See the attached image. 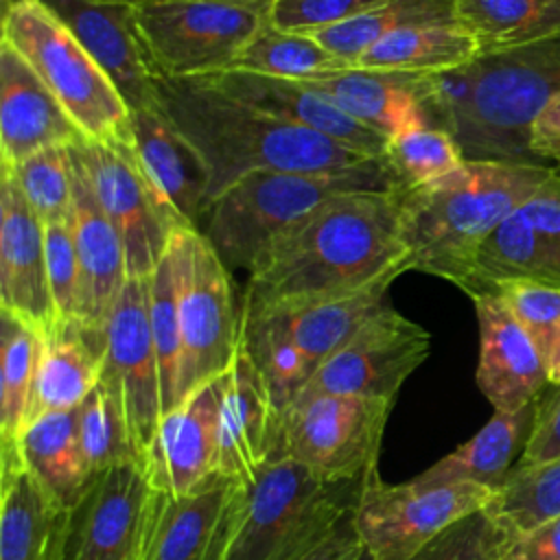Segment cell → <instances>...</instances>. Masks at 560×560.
Instances as JSON below:
<instances>
[{
    "instance_id": "6da1fadb",
    "label": "cell",
    "mask_w": 560,
    "mask_h": 560,
    "mask_svg": "<svg viewBox=\"0 0 560 560\" xmlns=\"http://www.w3.org/2000/svg\"><path fill=\"white\" fill-rule=\"evenodd\" d=\"M398 190L337 195L282 232L249 271L241 311L357 291L409 271Z\"/></svg>"
},
{
    "instance_id": "7a4b0ae2",
    "label": "cell",
    "mask_w": 560,
    "mask_h": 560,
    "mask_svg": "<svg viewBox=\"0 0 560 560\" xmlns=\"http://www.w3.org/2000/svg\"><path fill=\"white\" fill-rule=\"evenodd\" d=\"M158 98L208 171V206L256 171H341L376 160L254 109L199 79L160 77Z\"/></svg>"
},
{
    "instance_id": "3957f363",
    "label": "cell",
    "mask_w": 560,
    "mask_h": 560,
    "mask_svg": "<svg viewBox=\"0 0 560 560\" xmlns=\"http://www.w3.org/2000/svg\"><path fill=\"white\" fill-rule=\"evenodd\" d=\"M556 175L532 162L466 160L448 175L400 188V232L409 271L438 276L464 291L490 232Z\"/></svg>"
},
{
    "instance_id": "277c9868",
    "label": "cell",
    "mask_w": 560,
    "mask_h": 560,
    "mask_svg": "<svg viewBox=\"0 0 560 560\" xmlns=\"http://www.w3.org/2000/svg\"><path fill=\"white\" fill-rule=\"evenodd\" d=\"M383 158L341 171H256L221 192L199 232L228 269L252 271L260 254L328 199L361 190H398Z\"/></svg>"
},
{
    "instance_id": "5b68a950",
    "label": "cell",
    "mask_w": 560,
    "mask_h": 560,
    "mask_svg": "<svg viewBox=\"0 0 560 560\" xmlns=\"http://www.w3.org/2000/svg\"><path fill=\"white\" fill-rule=\"evenodd\" d=\"M560 92V33L468 63V96L446 122L466 160L532 162L529 125Z\"/></svg>"
},
{
    "instance_id": "8992f818",
    "label": "cell",
    "mask_w": 560,
    "mask_h": 560,
    "mask_svg": "<svg viewBox=\"0 0 560 560\" xmlns=\"http://www.w3.org/2000/svg\"><path fill=\"white\" fill-rule=\"evenodd\" d=\"M2 42L13 46L90 142H129L131 107L105 66L39 0L2 7Z\"/></svg>"
},
{
    "instance_id": "52a82bcc",
    "label": "cell",
    "mask_w": 560,
    "mask_h": 560,
    "mask_svg": "<svg viewBox=\"0 0 560 560\" xmlns=\"http://www.w3.org/2000/svg\"><path fill=\"white\" fill-rule=\"evenodd\" d=\"M171 262L182 335L179 402L232 365L241 343V306L234 302L230 269L199 230H175Z\"/></svg>"
},
{
    "instance_id": "ba28073f",
    "label": "cell",
    "mask_w": 560,
    "mask_h": 560,
    "mask_svg": "<svg viewBox=\"0 0 560 560\" xmlns=\"http://www.w3.org/2000/svg\"><path fill=\"white\" fill-rule=\"evenodd\" d=\"M394 402L317 394L282 411L280 457L304 466L322 483L363 479L378 468L383 433Z\"/></svg>"
},
{
    "instance_id": "9c48e42d",
    "label": "cell",
    "mask_w": 560,
    "mask_h": 560,
    "mask_svg": "<svg viewBox=\"0 0 560 560\" xmlns=\"http://www.w3.org/2000/svg\"><path fill=\"white\" fill-rule=\"evenodd\" d=\"M494 488L481 483H387L378 468L361 488L354 529L372 560H409L457 521L481 512Z\"/></svg>"
},
{
    "instance_id": "30bf717a",
    "label": "cell",
    "mask_w": 560,
    "mask_h": 560,
    "mask_svg": "<svg viewBox=\"0 0 560 560\" xmlns=\"http://www.w3.org/2000/svg\"><path fill=\"white\" fill-rule=\"evenodd\" d=\"M138 28L160 77L195 79L225 70L267 13L214 0H144Z\"/></svg>"
},
{
    "instance_id": "8fae6325",
    "label": "cell",
    "mask_w": 560,
    "mask_h": 560,
    "mask_svg": "<svg viewBox=\"0 0 560 560\" xmlns=\"http://www.w3.org/2000/svg\"><path fill=\"white\" fill-rule=\"evenodd\" d=\"M90 186L116 228L129 278H147L171 247L175 230L188 228L144 173L133 142H74Z\"/></svg>"
},
{
    "instance_id": "7c38bea8",
    "label": "cell",
    "mask_w": 560,
    "mask_h": 560,
    "mask_svg": "<svg viewBox=\"0 0 560 560\" xmlns=\"http://www.w3.org/2000/svg\"><path fill=\"white\" fill-rule=\"evenodd\" d=\"M328 486L284 455L271 459L252 483H234L206 560H269Z\"/></svg>"
},
{
    "instance_id": "4fadbf2b",
    "label": "cell",
    "mask_w": 560,
    "mask_h": 560,
    "mask_svg": "<svg viewBox=\"0 0 560 560\" xmlns=\"http://www.w3.org/2000/svg\"><path fill=\"white\" fill-rule=\"evenodd\" d=\"M398 276L402 273H387L357 291L241 311V343L245 348H278L298 361L311 378L335 350L387 306V291Z\"/></svg>"
},
{
    "instance_id": "5bb4252c",
    "label": "cell",
    "mask_w": 560,
    "mask_h": 560,
    "mask_svg": "<svg viewBox=\"0 0 560 560\" xmlns=\"http://www.w3.org/2000/svg\"><path fill=\"white\" fill-rule=\"evenodd\" d=\"M429 352V330L387 304L315 370L298 398L337 394L396 402Z\"/></svg>"
},
{
    "instance_id": "9a60e30c",
    "label": "cell",
    "mask_w": 560,
    "mask_h": 560,
    "mask_svg": "<svg viewBox=\"0 0 560 560\" xmlns=\"http://www.w3.org/2000/svg\"><path fill=\"white\" fill-rule=\"evenodd\" d=\"M101 378L120 400L133 453L142 466L164 413L160 365L149 319V276L129 278L114 302L105 324Z\"/></svg>"
},
{
    "instance_id": "2e32d148",
    "label": "cell",
    "mask_w": 560,
    "mask_h": 560,
    "mask_svg": "<svg viewBox=\"0 0 560 560\" xmlns=\"http://www.w3.org/2000/svg\"><path fill=\"white\" fill-rule=\"evenodd\" d=\"M151 492L140 464L94 472L68 510L63 560H129Z\"/></svg>"
},
{
    "instance_id": "e0dca14e",
    "label": "cell",
    "mask_w": 560,
    "mask_h": 560,
    "mask_svg": "<svg viewBox=\"0 0 560 560\" xmlns=\"http://www.w3.org/2000/svg\"><path fill=\"white\" fill-rule=\"evenodd\" d=\"M282 413L260 372L238 343L232 365L221 374L217 416V475L252 483L280 457Z\"/></svg>"
},
{
    "instance_id": "ac0fdd59",
    "label": "cell",
    "mask_w": 560,
    "mask_h": 560,
    "mask_svg": "<svg viewBox=\"0 0 560 560\" xmlns=\"http://www.w3.org/2000/svg\"><path fill=\"white\" fill-rule=\"evenodd\" d=\"M11 0H2V7ZM105 66L131 112L160 107L151 55L138 28V4L101 0H39Z\"/></svg>"
},
{
    "instance_id": "d6986e66",
    "label": "cell",
    "mask_w": 560,
    "mask_h": 560,
    "mask_svg": "<svg viewBox=\"0 0 560 560\" xmlns=\"http://www.w3.org/2000/svg\"><path fill=\"white\" fill-rule=\"evenodd\" d=\"M221 376L199 385L160 418L142 470L151 490L186 497L217 475Z\"/></svg>"
},
{
    "instance_id": "ffe728a7",
    "label": "cell",
    "mask_w": 560,
    "mask_h": 560,
    "mask_svg": "<svg viewBox=\"0 0 560 560\" xmlns=\"http://www.w3.org/2000/svg\"><path fill=\"white\" fill-rule=\"evenodd\" d=\"M0 311L39 335L59 322L48 287L44 223L7 175L0 184Z\"/></svg>"
},
{
    "instance_id": "44dd1931",
    "label": "cell",
    "mask_w": 560,
    "mask_h": 560,
    "mask_svg": "<svg viewBox=\"0 0 560 560\" xmlns=\"http://www.w3.org/2000/svg\"><path fill=\"white\" fill-rule=\"evenodd\" d=\"M479 324L477 385L494 411H518L549 387L547 361L497 293L470 298Z\"/></svg>"
},
{
    "instance_id": "7402d4cb",
    "label": "cell",
    "mask_w": 560,
    "mask_h": 560,
    "mask_svg": "<svg viewBox=\"0 0 560 560\" xmlns=\"http://www.w3.org/2000/svg\"><path fill=\"white\" fill-rule=\"evenodd\" d=\"M195 79L269 116L319 131L363 155L383 158L387 140L381 133L350 118L304 81L267 77L238 68H225Z\"/></svg>"
},
{
    "instance_id": "603a6c76",
    "label": "cell",
    "mask_w": 560,
    "mask_h": 560,
    "mask_svg": "<svg viewBox=\"0 0 560 560\" xmlns=\"http://www.w3.org/2000/svg\"><path fill=\"white\" fill-rule=\"evenodd\" d=\"M72 160V212L70 230L79 262V311L77 319L90 328L105 330L107 317L129 280L125 247L103 212L74 144H70Z\"/></svg>"
},
{
    "instance_id": "cb8c5ba5",
    "label": "cell",
    "mask_w": 560,
    "mask_h": 560,
    "mask_svg": "<svg viewBox=\"0 0 560 560\" xmlns=\"http://www.w3.org/2000/svg\"><path fill=\"white\" fill-rule=\"evenodd\" d=\"M83 140L61 103L33 72L24 57L0 44V155L2 171L13 168L24 158L48 149L68 147Z\"/></svg>"
},
{
    "instance_id": "d4e9b609",
    "label": "cell",
    "mask_w": 560,
    "mask_h": 560,
    "mask_svg": "<svg viewBox=\"0 0 560 560\" xmlns=\"http://www.w3.org/2000/svg\"><path fill=\"white\" fill-rule=\"evenodd\" d=\"M66 521L18 444L0 442V560H63Z\"/></svg>"
},
{
    "instance_id": "484cf974",
    "label": "cell",
    "mask_w": 560,
    "mask_h": 560,
    "mask_svg": "<svg viewBox=\"0 0 560 560\" xmlns=\"http://www.w3.org/2000/svg\"><path fill=\"white\" fill-rule=\"evenodd\" d=\"M131 142L160 195L188 228L199 230L208 208V171L192 144L162 107L131 112Z\"/></svg>"
},
{
    "instance_id": "4316f807",
    "label": "cell",
    "mask_w": 560,
    "mask_h": 560,
    "mask_svg": "<svg viewBox=\"0 0 560 560\" xmlns=\"http://www.w3.org/2000/svg\"><path fill=\"white\" fill-rule=\"evenodd\" d=\"M234 483L214 475L186 497L153 490L142 521L138 560H206Z\"/></svg>"
},
{
    "instance_id": "83f0119b",
    "label": "cell",
    "mask_w": 560,
    "mask_h": 560,
    "mask_svg": "<svg viewBox=\"0 0 560 560\" xmlns=\"http://www.w3.org/2000/svg\"><path fill=\"white\" fill-rule=\"evenodd\" d=\"M105 330L79 319H59L42 335V352L28 422L55 411L77 409L101 381Z\"/></svg>"
},
{
    "instance_id": "f1b7e54d",
    "label": "cell",
    "mask_w": 560,
    "mask_h": 560,
    "mask_svg": "<svg viewBox=\"0 0 560 560\" xmlns=\"http://www.w3.org/2000/svg\"><path fill=\"white\" fill-rule=\"evenodd\" d=\"M416 77L350 68L341 74L304 83L350 118L389 140L405 129L431 125L416 90Z\"/></svg>"
},
{
    "instance_id": "f546056e",
    "label": "cell",
    "mask_w": 560,
    "mask_h": 560,
    "mask_svg": "<svg viewBox=\"0 0 560 560\" xmlns=\"http://www.w3.org/2000/svg\"><path fill=\"white\" fill-rule=\"evenodd\" d=\"M536 418V402L518 411H494L492 418L455 451L411 477L422 486L481 483L499 488L518 462Z\"/></svg>"
},
{
    "instance_id": "4dcf8cb0",
    "label": "cell",
    "mask_w": 560,
    "mask_h": 560,
    "mask_svg": "<svg viewBox=\"0 0 560 560\" xmlns=\"http://www.w3.org/2000/svg\"><path fill=\"white\" fill-rule=\"evenodd\" d=\"M15 444L44 490L70 510L92 477L79 435V407L31 420Z\"/></svg>"
},
{
    "instance_id": "1f68e13d",
    "label": "cell",
    "mask_w": 560,
    "mask_h": 560,
    "mask_svg": "<svg viewBox=\"0 0 560 560\" xmlns=\"http://www.w3.org/2000/svg\"><path fill=\"white\" fill-rule=\"evenodd\" d=\"M455 22L479 57L538 44L560 33V0H455Z\"/></svg>"
},
{
    "instance_id": "d6a6232c",
    "label": "cell",
    "mask_w": 560,
    "mask_h": 560,
    "mask_svg": "<svg viewBox=\"0 0 560 560\" xmlns=\"http://www.w3.org/2000/svg\"><path fill=\"white\" fill-rule=\"evenodd\" d=\"M479 59L475 39L457 24H429L396 31L370 46L354 63L361 70L435 74Z\"/></svg>"
},
{
    "instance_id": "836d02e7",
    "label": "cell",
    "mask_w": 560,
    "mask_h": 560,
    "mask_svg": "<svg viewBox=\"0 0 560 560\" xmlns=\"http://www.w3.org/2000/svg\"><path fill=\"white\" fill-rule=\"evenodd\" d=\"M455 22V0H385L368 13L311 33L326 50L354 68L357 59L383 37L429 24Z\"/></svg>"
},
{
    "instance_id": "e575fe53",
    "label": "cell",
    "mask_w": 560,
    "mask_h": 560,
    "mask_svg": "<svg viewBox=\"0 0 560 560\" xmlns=\"http://www.w3.org/2000/svg\"><path fill=\"white\" fill-rule=\"evenodd\" d=\"M230 68L293 81H317L341 74L352 66L326 50L313 35L282 31L265 20Z\"/></svg>"
},
{
    "instance_id": "d590c367",
    "label": "cell",
    "mask_w": 560,
    "mask_h": 560,
    "mask_svg": "<svg viewBox=\"0 0 560 560\" xmlns=\"http://www.w3.org/2000/svg\"><path fill=\"white\" fill-rule=\"evenodd\" d=\"M503 540L560 514V457L540 466H512L483 508Z\"/></svg>"
},
{
    "instance_id": "8d00e7d4",
    "label": "cell",
    "mask_w": 560,
    "mask_h": 560,
    "mask_svg": "<svg viewBox=\"0 0 560 560\" xmlns=\"http://www.w3.org/2000/svg\"><path fill=\"white\" fill-rule=\"evenodd\" d=\"M42 335L0 311V442H15L28 424Z\"/></svg>"
},
{
    "instance_id": "74e56055",
    "label": "cell",
    "mask_w": 560,
    "mask_h": 560,
    "mask_svg": "<svg viewBox=\"0 0 560 560\" xmlns=\"http://www.w3.org/2000/svg\"><path fill=\"white\" fill-rule=\"evenodd\" d=\"M383 162L400 188H413L440 179L466 162L455 138L433 125H420L392 136Z\"/></svg>"
},
{
    "instance_id": "f35d334b",
    "label": "cell",
    "mask_w": 560,
    "mask_h": 560,
    "mask_svg": "<svg viewBox=\"0 0 560 560\" xmlns=\"http://www.w3.org/2000/svg\"><path fill=\"white\" fill-rule=\"evenodd\" d=\"M79 435L92 475L120 464H140L120 400L103 378L79 405Z\"/></svg>"
},
{
    "instance_id": "ab89813d",
    "label": "cell",
    "mask_w": 560,
    "mask_h": 560,
    "mask_svg": "<svg viewBox=\"0 0 560 560\" xmlns=\"http://www.w3.org/2000/svg\"><path fill=\"white\" fill-rule=\"evenodd\" d=\"M22 190L44 225L66 223L72 212V160L68 147L42 149L2 171Z\"/></svg>"
},
{
    "instance_id": "60d3db41",
    "label": "cell",
    "mask_w": 560,
    "mask_h": 560,
    "mask_svg": "<svg viewBox=\"0 0 560 560\" xmlns=\"http://www.w3.org/2000/svg\"><path fill=\"white\" fill-rule=\"evenodd\" d=\"M149 319L151 335L158 352L160 385H162V411H171L177 405V376L182 357L177 289L171 262V247L160 265L149 276ZM162 413V416H164Z\"/></svg>"
},
{
    "instance_id": "b9f144b4",
    "label": "cell",
    "mask_w": 560,
    "mask_h": 560,
    "mask_svg": "<svg viewBox=\"0 0 560 560\" xmlns=\"http://www.w3.org/2000/svg\"><path fill=\"white\" fill-rule=\"evenodd\" d=\"M494 293L505 302L547 361L560 337V287L516 278L499 282Z\"/></svg>"
},
{
    "instance_id": "7bdbcfd3",
    "label": "cell",
    "mask_w": 560,
    "mask_h": 560,
    "mask_svg": "<svg viewBox=\"0 0 560 560\" xmlns=\"http://www.w3.org/2000/svg\"><path fill=\"white\" fill-rule=\"evenodd\" d=\"M501 534L486 512H475L420 549L409 560H499Z\"/></svg>"
},
{
    "instance_id": "ee69618b",
    "label": "cell",
    "mask_w": 560,
    "mask_h": 560,
    "mask_svg": "<svg viewBox=\"0 0 560 560\" xmlns=\"http://www.w3.org/2000/svg\"><path fill=\"white\" fill-rule=\"evenodd\" d=\"M44 245L48 287L57 315L59 319H77L81 280L70 221L44 225Z\"/></svg>"
},
{
    "instance_id": "f6af8a7d",
    "label": "cell",
    "mask_w": 560,
    "mask_h": 560,
    "mask_svg": "<svg viewBox=\"0 0 560 560\" xmlns=\"http://www.w3.org/2000/svg\"><path fill=\"white\" fill-rule=\"evenodd\" d=\"M383 2L385 0H276L267 11V20L276 28L311 35L368 13Z\"/></svg>"
},
{
    "instance_id": "bcb514c9",
    "label": "cell",
    "mask_w": 560,
    "mask_h": 560,
    "mask_svg": "<svg viewBox=\"0 0 560 560\" xmlns=\"http://www.w3.org/2000/svg\"><path fill=\"white\" fill-rule=\"evenodd\" d=\"M529 223L536 252L547 271V280L560 287V175L556 173L529 199L521 203Z\"/></svg>"
},
{
    "instance_id": "7dc6e473",
    "label": "cell",
    "mask_w": 560,
    "mask_h": 560,
    "mask_svg": "<svg viewBox=\"0 0 560 560\" xmlns=\"http://www.w3.org/2000/svg\"><path fill=\"white\" fill-rule=\"evenodd\" d=\"M560 457V387L551 385L536 400L529 440L516 466H540Z\"/></svg>"
},
{
    "instance_id": "c3c4849f",
    "label": "cell",
    "mask_w": 560,
    "mask_h": 560,
    "mask_svg": "<svg viewBox=\"0 0 560 560\" xmlns=\"http://www.w3.org/2000/svg\"><path fill=\"white\" fill-rule=\"evenodd\" d=\"M499 560H560V514L521 536L501 538Z\"/></svg>"
},
{
    "instance_id": "681fc988",
    "label": "cell",
    "mask_w": 560,
    "mask_h": 560,
    "mask_svg": "<svg viewBox=\"0 0 560 560\" xmlns=\"http://www.w3.org/2000/svg\"><path fill=\"white\" fill-rule=\"evenodd\" d=\"M527 151L534 162L560 164V92L553 94L529 125Z\"/></svg>"
},
{
    "instance_id": "f907efd6",
    "label": "cell",
    "mask_w": 560,
    "mask_h": 560,
    "mask_svg": "<svg viewBox=\"0 0 560 560\" xmlns=\"http://www.w3.org/2000/svg\"><path fill=\"white\" fill-rule=\"evenodd\" d=\"M354 508L302 560H357L363 547L354 529Z\"/></svg>"
},
{
    "instance_id": "816d5d0a",
    "label": "cell",
    "mask_w": 560,
    "mask_h": 560,
    "mask_svg": "<svg viewBox=\"0 0 560 560\" xmlns=\"http://www.w3.org/2000/svg\"><path fill=\"white\" fill-rule=\"evenodd\" d=\"M547 374H549V383L551 385H558L560 387V337L547 359Z\"/></svg>"
},
{
    "instance_id": "f5cc1de1",
    "label": "cell",
    "mask_w": 560,
    "mask_h": 560,
    "mask_svg": "<svg viewBox=\"0 0 560 560\" xmlns=\"http://www.w3.org/2000/svg\"><path fill=\"white\" fill-rule=\"evenodd\" d=\"M214 2H225V4H234V7H243V9H254L260 13H267L276 0H214Z\"/></svg>"
},
{
    "instance_id": "db71d44e",
    "label": "cell",
    "mask_w": 560,
    "mask_h": 560,
    "mask_svg": "<svg viewBox=\"0 0 560 560\" xmlns=\"http://www.w3.org/2000/svg\"><path fill=\"white\" fill-rule=\"evenodd\" d=\"M101 2H125V4H142L144 0H101Z\"/></svg>"
},
{
    "instance_id": "11a10c76",
    "label": "cell",
    "mask_w": 560,
    "mask_h": 560,
    "mask_svg": "<svg viewBox=\"0 0 560 560\" xmlns=\"http://www.w3.org/2000/svg\"><path fill=\"white\" fill-rule=\"evenodd\" d=\"M357 560H372V556H370V553L363 549V551L359 553V558H357Z\"/></svg>"
},
{
    "instance_id": "9f6ffc18",
    "label": "cell",
    "mask_w": 560,
    "mask_h": 560,
    "mask_svg": "<svg viewBox=\"0 0 560 560\" xmlns=\"http://www.w3.org/2000/svg\"><path fill=\"white\" fill-rule=\"evenodd\" d=\"M140 532H142V529H140ZM138 542H140V538H138ZM129 560H138V545H136V551L131 553V558H129Z\"/></svg>"
}]
</instances>
